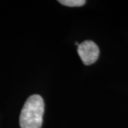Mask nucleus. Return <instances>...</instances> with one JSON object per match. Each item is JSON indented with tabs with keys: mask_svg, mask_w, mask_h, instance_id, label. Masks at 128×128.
Here are the masks:
<instances>
[{
	"mask_svg": "<svg viewBox=\"0 0 128 128\" xmlns=\"http://www.w3.org/2000/svg\"><path fill=\"white\" fill-rule=\"evenodd\" d=\"M44 113V102L39 95H33L24 105L19 116L21 128H41Z\"/></svg>",
	"mask_w": 128,
	"mask_h": 128,
	"instance_id": "1",
	"label": "nucleus"
},
{
	"mask_svg": "<svg viewBox=\"0 0 128 128\" xmlns=\"http://www.w3.org/2000/svg\"><path fill=\"white\" fill-rule=\"evenodd\" d=\"M58 2L60 4L67 6L75 7V6H81L85 4L86 2L85 0H59Z\"/></svg>",
	"mask_w": 128,
	"mask_h": 128,
	"instance_id": "3",
	"label": "nucleus"
},
{
	"mask_svg": "<svg viewBox=\"0 0 128 128\" xmlns=\"http://www.w3.org/2000/svg\"><path fill=\"white\" fill-rule=\"evenodd\" d=\"M78 53L82 63L89 66L96 63L99 57L100 50L96 43L87 40L78 45Z\"/></svg>",
	"mask_w": 128,
	"mask_h": 128,
	"instance_id": "2",
	"label": "nucleus"
}]
</instances>
